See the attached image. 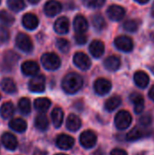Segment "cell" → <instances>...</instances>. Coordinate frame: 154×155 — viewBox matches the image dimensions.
Here are the masks:
<instances>
[{
  "instance_id": "obj_1",
  "label": "cell",
  "mask_w": 154,
  "mask_h": 155,
  "mask_svg": "<svg viewBox=\"0 0 154 155\" xmlns=\"http://www.w3.org/2000/svg\"><path fill=\"white\" fill-rule=\"evenodd\" d=\"M83 86V78L76 73L67 74L62 82V87L64 91L69 94L77 93Z\"/></svg>"
},
{
  "instance_id": "obj_2",
  "label": "cell",
  "mask_w": 154,
  "mask_h": 155,
  "mask_svg": "<svg viewBox=\"0 0 154 155\" xmlns=\"http://www.w3.org/2000/svg\"><path fill=\"white\" fill-rule=\"evenodd\" d=\"M41 63L47 70H56L61 65V60L54 53H45L42 55Z\"/></svg>"
},
{
  "instance_id": "obj_3",
  "label": "cell",
  "mask_w": 154,
  "mask_h": 155,
  "mask_svg": "<svg viewBox=\"0 0 154 155\" xmlns=\"http://www.w3.org/2000/svg\"><path fill=\"white\" fill-rule=\"evenodd\" d=\"M114 124H115V126L119 130L127 129L132 124V115H131V114L129 112L125 111V110L120 111L115 116Z\"/></svg>"
},
{
  "instance_id": "obj_4",
  "label": "cell",
  "mask_w": 154,
  "mask_h": 155,
  "mask_svg": "<svg viewBox=\"0 0 154 155\" xmlns=\"http://www.w3.org/2000/svg\"><path fill=\"white\" fill-rule=\"evenodd\" d=\"M15 44L20 50L25 53H30L34 48L31 38L27 35L23 34V33H20L17 35L15 38Z\"/></svg>"
},
{
  "instance_id": "obj_5",
  "label": "cell",
  "mask_w": 154,
  "mask_h": 155,
  "mask_svg": "<svg viewBox=\"0 0 154 155\" xmlns=\"http://www.w3.org/2000/svg\"><path fill=\"white\" fill-rule=\"evenodd\" d=\"M28 88L33 93H42L45 89V79L44 75L34 76L28 84Z\"/></svg>"
},
{
  "instance_id": "obj_6",
  "label": "cell",
  "mask_w": 154,
  "mask_h": 155,
  "mask_svg": "<svg viewBox=\"0 0 154 155\" xmlns=\"http://www.w3.org/2000/svg\"><path fill=\"white\" fill-rule=\"evenodd\" d=\"M97 142V136L93 131H84L80 136V143L86 149L93 148Z\"/></svg>"
},
{
  "instance_id": "obj_7",
  "label": "cell",
  "mask_w": 154,
  "mask_h": 155,
  "mask_svg": "<svg viewBox=\"0 0 154 155\" xmlns=\"http://www.w3.org/2000/svg\"><path fill=\"white\" fill-rule=\"evenodd\" d=\"M114 45L119 50L123 52H131L133 49V40L126 35H121L116 37L114 40Z\"/></svg>"
},
{
  "instance_id": "obj_8",
  "label": "cell",
  "mask_w": 154,
  "mask_h": 155,
  "mask_svg": "<svg viewBox=\"0 0 154 155\" xmlns=\"http://www.w3.org/2000/svg\"><path fill=\"white\" fill-rule=\"evenodd\" d=\"M74 63L81 70H88L92 64L88 55L83 52H77L74 55Z\"/></svg>"
},
{
  "instance_id": "obj_9",
  "label": "cell",
  "mask_w": 154,
  "mask_h": 155,
  "mask_svg": "<svg viewBox=\"0 0 154 155\" xmlns=\"http://www.w3.org/2000/svg\"><path fill=\"white\" fill-rule=\"evenodd\" d=\"M112 89V84L109 80L104 78H99L94 83V90L97 94L104 95L108 94Z\"/></svg>"
},
{
  "instance_id": "obj_10",
  "label": "cell",
  "mask_w": 154,
  "mask_h": 155,
  "mask_svg": "<svg viewBox=\"0 0 154 155\" xmlns=\"http://www.w3.org/2000/svg\"><path fill=\"white\" fill-rule=\"evenodd\" d=\"M62 10V5L56 0H49L45 3L44 11L48 16H54Z\"/></svg>"
},
{
  "instance_id": "obj_11",
  "label": "cell",
  "mask_w": 154,
  "mask_h": 155,
  "mask_svg": "<svg viewBox=\"0 0 154 155\" xmlns=\"http://www.w3.org/2000/svg\"><path fill=\"white\" fill-rule=\"evenodd\" d=\"M124 15H125V10L123 9V7L117 5H113L109 6V8L107 9V15L113 21L122 20Z\"/></svg>"
},
{
  "instance_id": "obj_12",
  "label": "cell",
  "mask_w": 154,
  "mask_h": 155,
  "mask_svg": "<svg viewBox=\"0 0 154 155\" xmlns=\"http://www.w3.org/2000/svg\"><path fill=\"white\" fill-rule=\"evenodd\" d=\"M74 144V139L67 134H61L56 138V145L62 150H69Z\"/></svg>"
},
{
  "instance_id": "obj_13",
  "label": "cell",
  "mask_w": 154,
  "mask_h": 155,
  "mask_svg": "<svg viewBox=\"0 0 154 155\" xmlns=\"http://www.w3.org/2000/svg\"><path fill=\"white\" fill-rule=\"evenodd\" d=\"M22 23H23V25L26 29L34 30L38 26L39 21H38V18L36 17V15H34V14H31V13H27L23 16Z\"/></svg>"
},
{
  "instance_id": "obj_14",
  "label": "cell",
  "mask_w": 154,
  "mask_h": 155,
  "mask_svg": "<svg viewBox=\"0 0 154 155\" xmlns=\"http://www.w3.org/2000/svg\"><path fill=\"white\" fill-rule=\"evenodd\" d=\"M1 141H2L3 145L6 149L11 150V151H14L15 149H16V147L18 145V142H17L15 136L10 133H5L2 135Z\"/></svg>"
},
{
  "instance_id": "obj_15",
  "label": "cell",
  "mask_w": 154,
  "mask_h": 155,
  "mask_svg": "<svg viewBox=\"0 0 154 155\" xmlns=\"http://www.w3.org/2000/svg\"><path fill=\"white\" fill-rule=\"evenodd\" d=\"M89 50L93 56L95 58H100L104 53V45L100 40H94L91 43Z\"/></svg>"
},
{
  "instance_id": "obj_16",
  "label": "cell",
  "mask_w": 154,
  "mask_h": 155,
  "mask_svg": "<svg viewBox=\"0 0 154 155\" xmlns=\"http://www.w3.org/2000/svg\"><path fill=\"white\" fill-rule=\"evenodd\" d=\"M130 100L134 104V111L136 114H141L144 108V100L141 94L139 93H133L130 95Z\"/></svg>"
},
{
  "instance_id": "obj_17",
  "label": "cell",
  "mask_w": 154,
  "mask_h": 155,
  "mask_svg": "<svg viewBox=\"0 0 154 155\" xmlns=\"http://www.w3.org/2000/svg\"><path fill=\"white\" fill-rule=\"evenodd\" d=\"M74 27L76 33L84 34L88 29V22L86 18L81 15H76L74 20Z\"/></svg>"
},
{
  "instance_id": "obj_18",
  "label": "cell",
  "mask_w": 154,
  "mask_h": 155,
  "mask_svg": "<svg viewBox=\"0 0 154 155\" xmlns=\"http://www.w3.org/2000/svg\"><path fill=\"white\" fill-rule=\"evenodd\" d=\"M21 70L25 75H35L39 71V65L34 61H25L22 64Z\"/></svg>"
},
{
  "instance_id": "obj_19",
  "label": "cell",
  "mask_w": 154,
  "mask_h": 155,
  "mask_svg": "<svg viewBox=\"0 0 154 155\" xmlns=\"http://www.w3.org/2000/svg\"><path fill=\"white\" fill-rule=\"evenodd\" d=\"M54 30L56 33L61 34V35L66 34L69 30V20H68V18H66L64 16L59 17L54 23Z\"/></svg>"
},
{
  "instance_id": "obj_20",
  "label": "cell",
  "mask_w": 154,
  "mask_h": 155,
  "mask_svg": "<svg viewBox=\"0 0 154 155\" xmlns=\"http://www.w3.org/2000/svg\"><path fill=\"white\" fill-rule=\"evenodd\" d=\"M133 79H134V83L136 84V85L140 88H145L149 84V82H150V78L148 74L143 71L136 72Z\"/></svg>"
},
{
  "instance_id": "obj_21",
  "label": "cell",
  "mask_w": 154,
  "mask_h": 155,
  "mask_svg": "<svg viewBox=\"0 0 154 155\" xmlns=\"http://www.w3.org/2000/svg\"><path fill=\"white\" fill-rule=\"evenodd\" d=\"M82 122L80 118L75 114H70L66 120V127L71 132H76L80 129Z\"/></svg>"
},
{
  "instance_id": "obj_22",
  "label": "cell",
  "mask_w": 154,
  "mask_h": 155,
  "mask_svg": "<svg viewBox=\"0 0 154 155\" xmlns=\"http://www.w3.org/2000/svg\"><path fill=\"white\" fill-rule=\"evenodd\" d=\"M104 66L109 71H116L120 68L121 60L116 55H111L104 60Z\"/></svg>"
},
{
  "instance_id": "obj_23",
  "label": "cell",
  "mask_w": 154,
  "mask_h": 155,
  "mask_svg": "<svg viewBox=\"0 0 154 155\" xmlns=\"http://www.w3.org/2000/svg\"><path fill=\"white\" fill-rule=\"evenodd\" d=\"M9 126L12 130L17 132V133H23L27 128V124L25 120L21 118H15L10 121Z\"/></svg>"
},
{
  "instance_id": "obj_24",
  "label": "cell",
  "mask_w": 154,
  "mask_h": 155,
  "mask_svg": "<svg viewBox=\"0 0 154 155\" xmlns=\"http://www.w3.org/2000/svg\"><path fill=\"white\" fill-rule=\"evenodd\" d=\"M18 59H19V56L17 54H15L13 51H7L4 55V64L8 69H10L17 63Z\"/></svg>"
},
{
  "instance_id": "obj_25",
  "label": "cell",
  "mask_w": 154,
  "mask_h": 155,
  "mask_svg": "<svg viewBox=\"0 0 154 155\" xmlns=\"http://www.w3.org/2000/svg\"><path fill=\"white\" fill-rule=\"evenodd\" d=\"M51 117H52V121H53V124L54 125V127L58 128L62 125L63 124V120H64V112L61 108L56 107L53 110L52 114H51Z\"/></svg>"
},
{
  "instance_id": "obj_26",
  "label": "cell",
  "mask_w": 154,
  "mask_h": 155,
  "mask_svg": "<svg viewBox=\"0 0 154 155\" xmlns=\"http://www.w3.org/2000/svg\"><path fill=\"white\" fill-rule=\"evenodd\" d=\"M1 87L6 94H14L16 91V85L11 78H4L1 81Z\"/></svg>"
},
{
  "instance_id": "obj_27",
  "label": "cell",
  "mask_w": 154,
  "mask_h": 155,
  "mask_svg": "<svg viewBox=\"0 0 154 155\" xmlns=\"http://www.w3.org/2000/svg\"><path fill=\"white\" fill-rule=\"evenodd\" d=\"M14 105L11 102L4 103L0 108V114L4 119H9L14 114Z\"/></svg>"
},
{
  "instance_id": "obj_28",
  "label": "cell",
  "mask_w": 154,
  "mask_h": 155,
  "mask_svg": "<svg viewBox=\"0 0 154 155\" xmlns=\"http://www.w3.org/2000/svg\"><path fill=\"white\" fill-rule=\"evenodd\" d=\"M34 108L41 112V113H44L46 112L50 105H51V101L48 98H37L34 101Z\"/></svg>"
},
{
  "instance_id": "obj_29",
  "label": "cell",
  "mask_w": 154,
  "mask_h": 155,
  "mask_svg": "<svg viewBox=\"0 0 154 155\" xmlns=\"http://www.w3.org/2000/svg\"><path fill=\"white\" fill-rule=\"evenodd\" d=\"M34 125H35V127L38 130H40V131H45L48 128V125H49V122H48V119H47L46 115L44 114H38L35 117Z\"/></svg>"
},
{
  "instance_id": "obj_30",
  "label": "cell",
  "mask_w": 154,
  "mask_h": 155,
  "mask_svg": "<svg viewBox=\"0 0 154 155\" xmlns=\"http://www.w3.org/2000/svg\"><path fill=\"white\" fill-rule=\"evenodd\" d=\"M122 103V99L120 96L118 95H114L111 98H109L106 102H105V109L108 111V112H113Z\"/></svg>"
},
{
  "instance_id": "obj_31",
  "label": "cell",
  "mask_w": 154,
  "mask_h": 155,
  "mask_svg": "<svg viewBox=\"0 0 154 155\" xmlns=\"http://www.w3.org/2000/svg\"><path fill=\"white\" fill-rule=\"evenodd\" d=\"M143 136V130H141L139 127H134L127 134L126 139L130 142H133V141H137V140L141 139Z\"/></svg>"
},
{
  "instance_id": "obj_32",
  "label": "cell",
  "mask_w": 154,
  "mask_h": 155,
  "mask_svg": "<svg viewBox=\"0 0 154 155\" xmlns=\"http://www.w3.org/2000/svg\"><path fill=\"white\" fill-rule=\"evenodd\" d=\"M92 22H93V25L94 26V28H96L97 30H103L105 26H106V23L105 20L103 18V16L100 14H96L92 17Z\"/></svg>"
},
{
  "instance_id": "obj_33",
  "label": "cell",
  "mask_w": 154,
  "mask_h": 155,
  "mask_svg": "<svg viewBox=\"0 0 154 155\" xmlns=\"http://www.w3.org/2000/svg\"><path fill=\"white\" fill-rule=\"evenodd\" d=\"M18 108L22 114H28L31 111V103L28 98H22L18 103Z\"/></svg>"
},
{
  "instance_id": "obj_34",
  "label": "cell",
  "mask_w": 154,
  "mask_h": 155,
  "mask_svg": "<svg viewBox=\"0 0 154 155\" xmlns=\"http://www.w3.org/2000/svg\"><path fill=\"white\" fill-rule=\"evenodd\" d=\"M7 5L11 10L19 12L25 8V4L24 0H7Z\"/></svg>"
},
{
  "instance_id": "obj_35",
  "label": "cell",
  "mask_w": 154,
  "mask_h": 155,
  "mask_svg": "<svg viewBox=\"0 0 154 155\" xmlns=\"http://www.w3.org/2000/svg\"><path fill=\"white\" fill-rule=\"evenodd\" d=\"M0 22L5 25H11L15 22V17L5 10L0 11Z\"/></svg>"
},
{
  "instance_id": "obj_36",
  "label": "cell",
  "mask_w": 154,
  "mask_h": 155,
  "mask_svg": "<svg viewBox=\"0 0 154 155\" xmlns=\"http://www.w3.org/2000/svg\"><path fill=\"white\" fill-rule=\"evenodd\" d=\"M123 28H124V30H126L128 32H132V33L136 32L139 28V23L134 19H129L126 22H124Z\"/></svg>"
},
{
  "instance_id": "obj_37",
  "label": "cell",
  "mask_w": 154,
  "mask_h": 155,
  "mask_svg": "<svg viewBox=\"0 0 154 155\" xmlns=\"http://www.w3.org/2000/svg\"><path fill=\"white\" fill-rule=\"evenodd\" d=\"M56 46L62 53H68L70 50V43L66 39L59 38L56 41Z\"/></svg>"
},
{
  "instance_id": "obj_38",
  "label": "cell",
  "mask_w": 154,
  "mask_h": 155,
  "mask_svg": "<svg viewBox=\"0 0 154 155\" xmlns=\"http://www.w3.org/2000/svg\"><path fill=\"white\" fill-rule=\"evenodd\" d=\"M9 37H10L9 31L5 27L0 26V42L5 43L9 40Z\"/></svg>"
},
{
  "instance_id": "obj_39",
  "label": "cell",
  "mask_w": 154,
  "mask_h": 155,
  "mask_svg": "<svg viewBox=\"0 0 154 155\" xmlns=\"http://www.w3.org/2000/svg\"><path fill=\"white\" fill-rule=\"evenodd\" d=\"M105 3V0H88L86 5L92 8H100Z\"/></svg>"
},
{
  "instance_id": "obj_40",
  "label": "cell",
  "mask_w": 154,
  "mask_h": 155,
  "mask_svg": "<svg viewBox=\"0 0 154 155\" xmlns=\"http://www.w3.org/2000/svg\"><path fill=\"white\" fill-rule=\"evenodd\" d=\"M75 41L78 45H84L87 42V37L84 34L76 33L75 35Z\"/></svg>"
},
{
  "instance_id": "obj_41",
  "label": "cell",
  "mask_w": 154,
  "mask_h": 155,
  "mask_svg": "<svg viewBox=\"0 0 154 155\" xmlns=\"http://www.w3.org/2000/svg\"><path fill=\"white\" fill-rule=\"evenodd\" d=\"M151 122H152V118L149 114H146L140 119V124L143 126H148L151 124Z\"/></svg>"
},
{
  "instance_id": "obj_42",
  "label": "cell",
  "mask_w": 154,
  "mask_h": 155,
  "mask_svg": "<svg viewBox=\"0 0 154 155\" xmlns=\"http://www.w3.org/2000/svg\"><path fill=\"white\" fill-rule=\"evenodd\" d=\"M111 155H127L126 152L122 149H114L112 151Z\"/></svg>"
},
{
  "instance_id": "obj_43",
  "label": "cell",
  "mask_w": 154,
  "mask_h": 155,
  "mask_svg": "<svg viewBox=\"0 0 154 155\" xmlns=\"http://www.w3.org/2000/svg\"><path fill=\"white\" fill-rule=\"evenodd\" d=\"M34 155H47V153L44 151H42V150H36Z\"/></svg>"
},
{
  "instance_id": "obj_44",
  "label": "cell",
  "mask_w": 154,
  "mask_h": 155,
  "mask_svg": "<svg viewBox=\"0 0 154 155\" xmlns=\"http://www.w3.org/2000/svg\"><path fill=\"white\" fill-rule=\"evenodd\" d=\"M149 96H150V98L154 102V85L151 88V90L149 92Z\"/></svg>"
},
{
  "instance_id": "obj_45",
  "label": "cell",
  "mask_w": 154,
  "mask_h": 155,
  "mask_svg": "<svg viewBox=\"0 0 154 155\" xmlns=\"http://www.w3.org/2000/svg\"><path fill=\"white\" fill-rule=\"evenodd\" d=\"M135 1H137V2L140 3V4H145V3H147L149 0H135Z\"/></svg>"
},
{
  "instance_id": "obj_46",
  "label": "cell",
  "mask_w": 154,
  "mask_h": 155,
  "mask_svg": "<svg viewBox=\"0 0 154 155\" xmlns=\"http://www.w3.org/2000/svg\"><path fill=\"white\" fill-rule=\"evenodd\" d=\"M28 1H29L31 4H34H34H37L40 0H28Z\"/></svg>"
},
{
  "instance_id": "obj_47",
  "label": "cell",
  "mask_w": 154,
  "mask_h": 155,
  "mask_svg": "<svg viewBox=\"0 0 154 155\" xmlns=\"http://www.w3.org/2000/svg\"><path fill=\"white\" fill-rule=\"evenodd\" d=\"M152 15L154 17V4L152 5Z\"/></svg>"
},
{
  "instance_id": "obj_48",
  "label": "cell",
  "mask_w": 154,
  "mask_h": 155,
  "mask_svg": "<svg viewBox=\"0 0 154 155\" xmlns=\"http://www.w3.org/2000/svg\"><path fill=\"white\" fill-rule=\"evenodd\" d=\"M136 155H145V153H137Z\"/></svg>"
},
{
  "instance_id": "obj_49",
  "label": "cell",
  "mask_w": 154,
  "mask_h": 155,
  "mask_svg": "<svg viewBox=\"0 0 154 155\" xmlns=\"http://www.w3.org/2000/svg\"><path fill=\"white\" fill-rule=\"evenodd\" d=\"M55 155H67V154H64V153H59V154H55Z\"/></svg>"
},
{
  "instance_id": "obj_50",
  "label": "cell",
  "mask_w": 154,
  "mask_h": 155,
  "mask_svg": "<svg viewBox=\"0 0 154 155\" xmlns=\"http://www.w3.org/2000/svg\"><path fill=\"white\" fill-rule=\"evenodd\" d=\"M0 2H1V0H0Z\"/></svg>"
}]
</instances>
